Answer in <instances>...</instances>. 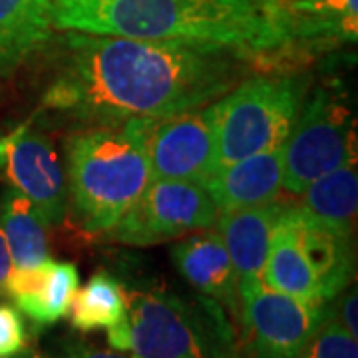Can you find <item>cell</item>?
<instances>
[{
  "mask_svg": "<svg viewBox=\"0 0 358 358\" xmlns=\"http://www.w3.org/2000/svg\"><path fill=\"white\" fill-rule=\"evenodd\" d=\"M299 358H358L357 338L346 333L331 315H327Z\"/></svg>",
  "mask_w": 358,
  "mask_h": 358,
  "instance_id": "cell-22",
  "label": "cell"
},
{
  "mask_svg": "<svg viewBox=\"0 0 358 358\" xmlns=\"http://www.w3.org/2000/svg\"><path fill=\"white\" fill-rule=\"evenodd\" d=\"M14 189L38 209L48 225H60L68 213V187L52 141L34 129H20L0 143Z\"/></svg>",
  "mask_w": 358,
  "mask_h": 358,
  "instance_id": "cell-10",
  "label": "cell"
},
{
  "mask_svg": "<svg viewBox=\"0 0 358 358\" xmlns=\"http://www.w3.org/2000/svg\"><path fill=\"white\" fill-rule=\"evenodd\" d=\"M329 315L333 317L346 333L350 336H358V324H357V289H348L334 296L329 303Z\"/></svg>",
  "mask_w": 358,
  "mask_h": 358,
  "instance_id": "cell-24",
  "label": "cell"
},
{
  "mask_svg": "<svg viewBox=\"0 0 358 358\" xmlns=\"http://www.w3.org/2000/svg\"><path fill=\"white\" fill-rule=\"evenodd\" d=\"M152 179L205 185L219 167L215 102L183 114L136 120Z\"/></svg>",
  "mask_w": 358,
  "mask_h": 358,
  "instance_id": "cell-8",
  "label": "cell"
},
{
  "mask_svg": "<svg viewBox=\"0 0 358 358\" xmlns=\"http://www.w3.org/2000/svg\"><path fill=\"white\" fill-rule=\"evenodd\" d=\"M217 207L203 185L152 179L136 203L106 235L120 243L148 247L215 225Z\"/></svg>",
  "mask_w": 358,
  "mask_h": 358,
  "instance_id": "cell-7",
  "label": "cell"
},
{
  "mask_svg": "<svg viewBox=\"0 0 358 358\" xmlns=\"http://www.w3.org/2000/svg\"><path fill=\"white\" fill-rule=\"evenodd\" d=\"M281 148L282 189L301 193L324 173L357 162L355 115L334 90L315 88Z\"/></svg>",
  "mask_w": 358,
  "mask_h": 358,
  "instance_id": "cell-6",
  "label": "cell"
},
{
  "mask_svg": "<svg viewBox=\"0 0 358 358\" xmlns=\"http://www.w3.org/2000/svg\"><path fill=\"white\" fill-rule=\"evenodd\" d=\"M13 257H10V249L6 243L4 231L0 227V285H4V281L8 279V275L13 273Z\"/></svg>",
  "mask_w": 358,
  "mask_h": 358,
  "instance_id": "cell-26",
  "label": "cell"
},
{
  "mask_svg": "<svg viewBox=\"0 0 358 358\" xmlns=\"http://www.w3.org/2000/svg\"><path fill=\"white\" fill-rule=\"evenodd\" d=\"M239 319L255 358H299L329 315V303L299 301L263 279L239 282Z\"/></svg>",
  "mask_w": 358,
  "mask_h": 358,
  "instance_id": "cell-9",
  "label": "cell"
},
{
  "mask_svg": "<svg viewBox=\"0 0 358 358\" xmlns=\"http://www.w3.org/2000/svg\"><path fill=\"white\" fill-rule=\"evenodd\" d=\"M173 265L199 294L217 301L239 319V277L217 231L203 229L173 245Z\"/></svg>",
  "mask_w": 358,
  "mask_h": 358,
  "instance_id": "cell-13",
  "label": "cell"
},
{
  "mask_svg": "<svg viewBox=\"0 0 358 358\" xmlns=\"http://www.w3.org/2000/svg\"><path fill=\"white\" fill-rule=\"evenodd\" d=\"M26 348L24 320L18 308L0 305V358H8Z\"/></svg>",
  "mask_w": 358,
  "mask_h": 358,
  "instance_id": "cell-23",
  "label": "cell"
},
{
  "mask_svg": "<svg viewBox=\"0 0 358 358\" xmlns=\"http://www.w3.org/2000/svg\"><path fill=\"white\" fill-rule=\"evenodd\" d=\"M282 179L285 166L282 148L279 145L219 167L203 187L219 213H225L279 199Z\"/></svg>",
  "mask_w": 358,
  "mask_h": 358,
  "instance_id": "cell-12",
  "label": "cell"
},
{
  "mask_svg": "<svg viewBox=\"0 0 358 358\" xmlns=\"http://www.w3.org/2000/svg\"><path fill=\"white\" fill-rule=\"evenodd\" d=\"M291 64L355 44L358 0H279Z\"/></svg>",
  "mask_w": 358,
  "mask_h": 358,
  "instance_id": "cell-11",
  "label": "cell"
},
{
  "mask_svg": "<svg viewBox=\"0 0 358 358\" xmlns=\"http://www.w3.org/2000/svg\"><path fill=\"white\" fill-rule=\"evenodd\" d=\"M60 358H134L115 350H106V348H98V346L86 345L82 341H70L62 345V357Z\"/></svg>",
  "mask_w": 358,
  "mask_h": 358,
  "instance_id": "cell-25",
  "label": "cell"
},
{
  "mask_svg": "<svg viewBox=\"0 0 358 358\" xmlns=\"http://www.w3.org/2000/svg\"><path fill=\"white\" fill-rule=\"evenodd\" d=\"M291 211L303 251L319 279L324 301L331 303L336 294L345 291L352 277V237L320 225L299 203L291 201Z\"/></svg>",
  "mask_w": 358,
  "mask_h": 358,
  "instance_id": "cell-17",
  "label": "cell"
},
{
  "mask_svg": "<svg viewBox=\"0 0 358 358\" xmlns=\"http://www.w3.org/2000/svg\"><path fill=\"white\" fill-rule=\"evenodd\" d=\"M68 199L86 233H108L152 181L138 122L88 128L68 140Z\"/></svg>",
  "mask_w": 358,
  "mask_h": 358,
  "instance_id": "cell-3",
  "label": "cell"
},
{
  "mask_svg": "<svg viewBox=\"0 0 358 358\" xmlns=\"http://www.w3.org/2000/svg\"><path fill=\"white\" fill-rule=\"evenodd\" d=\"M126 313V293L122 285L108 273H96L70 303V320L80 333L110 329Z\"/></svg>",
  "mask_w": 358,
  "mask_h": 358,
  "instance_id": "cell-21",
  "label": "cell"
},
{
  "mask_svg": "<svg viewBox=\"0 0 358 358\" xmlns=\"http://www.w3.org/2000/svg\"><path fill=\"white\" fill-rule=\"evenodd\" d=\"M52 28L215 44L259 68L291 64L279 0H52Z\"/></svg>",
  "mask_w": 358,
  "mask_h": 358,
  "instance_id": "cell-2",
  "label": "cell"
},
{
  "mask_svg": "<svg viewBox=\"0 0 358 358\" xmlns=\"http://www.w3.org/2000/svg\"><path fill=\"white\" fill-rule=\"evenodd\" d=\"M52 30V0H0V76L16 72Z\"/></svg>",
  "mask_w": 358,
  "mask_h": 358,
  "instance_id": "cell-18",
  "label": "cell"
},
{
  "mask_svg": "<svg viewBox=\"0 0 358 358\" xmlns=\"http://www.w3.org/2000/svg\"><path fill=\"white\" fill-rule=\"evenodd\" d=\"M4 285L18 310L34 324L50 327L70 313L80 275L74 263L48 259L38 267L13 268Z\"/></svg>",
  "mask_w": 358,
  "mask_h": 358,
  "instance_id": "cell-14",
  "label": "cell"
},
{
  "mask_svg": "<svg viewBox=\"0 0 358 358\" xmlns=\"http://www.w3.org/2000/svg\"><path fill=\"white\" fill-rule=\"evenodd\" d=\"M301 207L320 225L352 237L357 225L358 176L357 162H348L315 179L301 192Z\"/></svg>",
  "mask_w": 358,
  "mask_h": 358,
  "instance_id": "cell-19",
  "label": "cell"
},
{
  "mask_svg": "<svg viewBox=\"0 0 358 358\" xmlns=\"http://www.w3.org/2000/svg\"><path fill=\"white\" fill-rule=\"evenodd\" d=\"M0 227L10 249L14 268L38 267L50 259L48 223L18 189H6L0 201Z\"/></svg>",
  "mask_w": 358,
  "mask_h": 358,
  "instance_id": "cell-20",
  "label": "cell"
},
{
  "mask_svg": "<svg viewBox=\"0 0 358 358\" xmlns=\"http://www.w3.org/2000/svg\"><path fill=\"white\" fill-rule=\"evenodd\" d=\"M261 279L267 287L282 294L313 305H327L319 279L308 263L294 227L291 201H285L281 217L273 229Z\"/></svg>",
  "mask_w": 358,
  "mask_h": 358,
  "instance_id": "cell-16",
  "label": "cell"
},
{
  "mask_svg": "<svg viewBox=\"0 0 358 358\" xmlns=\"http://www.w3.org/2000/svg\"><path fill=\"white\" fill-rule=\"evenodd\" d=\"M108 343L134 358H239L225 310L205 294H126V313L108 329Z\"/></svg>",
  "mask_w": 358,
  "mask_h": 358,
  "instance_id": "cell-4",
  "label": "cell"
},
{
  "mask_svg": "<svg viewBox=\"0 0 358 358\" xmlns=\"http://www.w3.org/2000/svg\"><path fill=\"white\" fill-rule=\"evenodd\" d=\"M62 32L42 106L86 128L189 112L257 68L241 52L215 44Z\"/></svg>",
  "mask_w": 358,
  "mask_h": 358,
  "instance_id": "cell-1",
  "label": "cell"
},
{
  "mask_svg": "<svg viewBox=\"0 0 358 358\" xmlns=\"http://www.w3.org/2000/svg\"><path fill=\"white\" fill-rule=\"evenodd\" d=\"M310 86L307 72H265L245 76L221 96L215 102L219 167L282 145Z\"/></svg>",
  "mask_w": 358,
  "mask_h": 358,
  "instance_id": "cell-5",
  "label": "cell"
},
{
  "mask_svg": "<svg viewBox=\"0 0 358 358\" xmlns=\"http://www.w3.org/2000/svg\"><path fill=\"white\" fill-rule=\"evenodd\" d=\"M8 358H48V357L40 355V352L32 350V348H22L20 352H16V355H13V357H8Z\"/></svg>",
  "mask_w": 358,
  "mask_h": 358,
  "instance_id": "cell-27",
  "label": "cell"
},
{
  "mask_svg": "<svg viewBox=\"0 0 358 358\" xmlns=\"http://www.w3.org/2000/svg\"><path fill=\"white\" fill-rule=\"evenodd\" d=\"M282 207L285 201L275 199L271 203L217 213V233L237 271L239 282L261 279L273 229L281 217Z\"/></svg>",
  "mask_w": 358,
  "mask_h": 358,
  "instance_id": "cell-15",
  "label": "cell"
}]
</instances>
